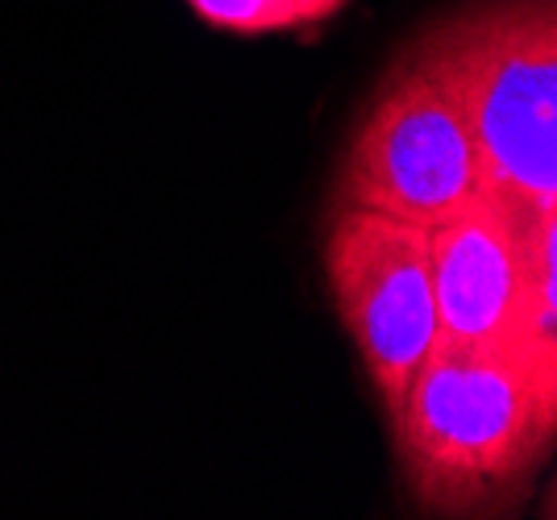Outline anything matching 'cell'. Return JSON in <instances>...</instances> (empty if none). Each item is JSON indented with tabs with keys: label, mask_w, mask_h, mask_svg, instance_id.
I'll list each match as a JSON object with an SVG mask.
<instances>
[{
	"label": "cell",
	"mask_w": 557,
	"mask_h": 520,
	"mask_svg": "<svg viewBox=\"0 0 557 520\" xmlns=\"http://www.w3.org/2000/svg\"><path fill=\"white\" fill-rule=\"evenodd\" d=\"M387 412L408 492L442 517L479 508L536 471L557 429V400L504 342L437 337Z\"/></svg>",
	"instance_id": "6da1fadb"
},
{
	"label": "cell",
	"mask_w": 557,
	"mask_h": 520,
	"mask_svg": "<svg viewBox=\"0 0 557 520\" xmlns=\"http://www.w3.org/2000/svg\"><path fill=\"white\" fill-rule=\"evenodd\" d=\"M420 42L462 104L491 196L557 209V0H470Z\"/></svg>",
	"instance_id": "7a4b0ae2"
},
{
	"label": "cell",
	"mask_w": 557,
	"mask_h": 520,
	"mask_svg": "<svg viewBox=\"0 0 557 520\" xmlns=\"http://www.w3.org/2000/svg\"><path fill=\"white\" fill-rule=\"evenodd\" d=\"M483 184L479 146L437 59L412 38L358 113L337 166V205L437 225Z\"/></svg>",
	"instance_id": "3957f363"
},
{
	"label": "cell",
	"mask_w": 557,
	"mask_h": 520,
	"mask_svg": "<svg viewBox=\"0 0 557 520\" xmlns=\"http://www.w3.org/2000/svg\"><path fill=\"white\" fill-rule=\"evenodd\" d=\"M333 308L367 367L383 408H392L424 355L442 337L429 230L399 216L333 205L321 237Z\"/></svg>",
	"instance_id": "277c9868"
},
{
	"label": "cell",
	"mask_w": 557,
	"mask_h": 520,
	"mask_svg": "<svg viewBox=\"0 0 557 520\" xmlns=\"http://www.w3.org/2000/svg\"><path fill=\"white\" fill-rule=\"evenodd\" d=\"M524 216L479 191L458 213L429 225V267L442 337L504 342L524 267Z\"/></svg>",
	"instance_id": "5b68a950"
},
{
	"label": "cell",
	"mask_w": 557,
	"mask_h": 520,
	"mask_svg": "<svg viewBox=\"0 0 557 520\" xmlns=\"http://www.w3.org/2000/svg\"><path fill=\"white\" fill-rule=\"evenodd\" d=\"M504 346L557 400V209L524 216V267Z\"/></svg>",
	"instance_id": "8992f818"
},
{
	"label": "cell",
	"mask_w": 557,
	"mask_h": 520,
	"mask_svg": "<svg viewBox=\"0 0 557 520\" xmlns=\"http://www.w3.org/2000/svg\"><path fill=\"white\" fill-rule=\"evenodd\" d=\"M187 4L205 25L230 29V34H271V29L300 25L287 0H187Z\"/></svg>",
	"instance_id": "52a82bcc"
},
{
	"label": "cell",
	"mask_w": 557,
	"mask_h": 520,
	"mask_svg": "<svg viewBox=\"0 0 557 520\" xmlns=\"http://www.w3.org/2000/svg\"><path fill=\"white\" fill-rule=\"evenodd\" d=\"M296 4H300V22H325L346 0H296Z\"/></svg>",
	"instance_id": "ba28073f"
}]
</instances>
